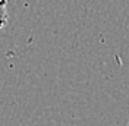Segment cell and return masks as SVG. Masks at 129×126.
<instances>
[{
	"mask_svg": "<svg viewBox=\"0 0 129 126\" xmlns=\"http://www.w3.org/2000/svg\"><path fill=\"white\" fill-rule=\"evenodd\" d=\"M8 0H0V29H3L8 25Z\"/></svg>",
	"mask_w": 129,
	"mask_h": 126,
	"instance_id": "cell-1",
	"label": "cell"
},
{
	"mask_svg": "<svg viewBox=\"0 0 129 126\" xmlns=\"http://www.w3.org/2000/svg\"><path fill=\"white\" fill-rule=\"evenodd\" d=\"M126 126H129V123H128V125H126Z\"/></svg>",
	"mask_w": 129,
	"mask_h": 126,
	"instance_id": "cell-2",
	"label": "cell"
}]
</instances>
